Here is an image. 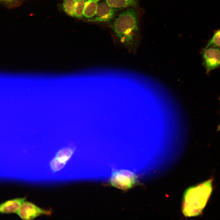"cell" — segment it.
Segmentation results:
<instances>
[{
    "label": "cell",
    "mask_w": 220,
    "mask_h": 220,
    "mask_svg": "<svg viewBox=\"0 0 220 220\" xmlns=\"http://www.w3.org/2000/svg\"><path fill=\"white\" fill-rule=\"evenodd\" d=\"M140 14L137 7H128L115 19L112 26L121 42L135 51L140 38Z\"/></svg>",
    "instance_id": "6da1fadb"
},
{
    "label": "cell",
    "mask_w": 220,
    "mask_h": 220,
    "mask_svg": "<svg viewBox=\"0 0 220 220\" xmlns=\"http://www.w3.org/2000/svg\"><path fill=\"white\" fill-rule=\"evenodd\" d=\"M212 180L209 179L186 190L182 206V211L185 216H195L202 212L212 192Z\"/></svg>",
    "instance_id": "7a4b0ae2"
},
{
    "label": "cell",
    "mask_w": 220,
    "mask_h": 220,
    "mask_svg": "<svg viewBox=\"0 0 220 220\" xmlns=\"http://www.w3.org/2000/svg\"><path fill=\"white\" fill-rule=\"evenodd\" d=\"M202 64L207 75L212 71L220 68V47H205L201 50Z\"/></svg>",
    "instance_id": "3957f363"
},
{
    "label": "cell",
    "mask_w": 220,
    "mask_h": 220,
    "mask_svg": "<svg viewBox=\"0 0 220 220\" xmlns=\"http://www.w3.org/2000/svg\"><path fill=\"white\" fill-rule=\"evenodd\" d=\"M136 177L132 172L122 170L113 172L110 183L113 186L122 190L131 188L135 184Z\"/></svg>",
    "instance_id": "277c9868"
},
{
    "label": "cell",
    "mask_w": 220,
    "mask_h": 220,
    "mask_svg": "<svg viewBox=\"0 0 220 220\" xmlns=\"http://www.w3.org/2000/svg\"><path fill=\"white\" fill-rule=\"evenodd\" d=\"M51 212L41 208L31 202L26 201L16 214L22 219L31 220L43 215H50Z\"/></svg>",
    "instance_id": "5b68a950"
},
{
    "label": "cell",
    "mask_w": 220,
    "mask_h": 220,
    "mask_svg": "<svg viewBox=\"0 0 220 220\" xmlns=\"http://www.w3.org/2000/svg\"><path fill=\"white\" fill-rule=\"evenodd\" d=\"M116 9L111 6L105 0H99L96 14L91 21L104 23L109 22L114 17Z\"/></svg>",
    "instance_id": "8992f818"
},
{
    "label": "cell",
    "mask_w": 220,
    "mask_h": 220,
    "mask_svg": "<svg viewBox=\"0 0 220 220\" xmlns=\"http://www.w3.org/2000/svg\"><path fill=\"white\" fill-rule=\"evenodd\" d=\"M75 149L68 147L60 150L50 163L52 170L56 172L62 169L71 157Z\"/></svg>",
    "instance_id": "52a82bcc"
},
{
    "label": "cell",
    "mask_w": 220,
    "mask_h": 220,
    "mask_svg": "<svg viewBox=\"0 0 220 220\" xmlns=\"http://www.w3.org/2000/svg\"><path fill=\"white\" fill-rule=\"evenodd\" d=\"M26 198H20L7 200L0 206V212L4 214L16 213L23 204L26 201Z\"/></svg>",
    "instance_id": "ba28073f"
},
{
    "label": "cell",
    "mask_w": 220,
    "mask_h": 220,
    "mask_svg": "<svg viewBox=\"0 0 220 220\" xmlns=\"http://www.w3.org/2000/svg\"><path fill=\"white\" fill-rule=\"evenodd\" d=\"M112 7L122 9L130 7H137L139 0H105Z\"/></svg>",
    "instance_id": "9c48e42d"
},
{
    "label": "cell",
    "mask_w": 220,
    "mask_h": 220,
    "mask_svg": "<svg viewBox=\"0 0 220 220\" xmlns=\"http://www.w3.org/2000/svg\"><path fill=\"white\" fill-rule=\"evenodd\" d=\"M99 0H86L83 17L90 20L95 16Z\"/></svg>",
    "instance_id": "30bf717a"
},
{
    "label": "cell",
    "mask_w": 220,
    "mask_h": 220,
    "mask_svg": "<svg viewBox=\"0 0 220 220\" xmlns=\"http://www.w3.org/2000/svg\"><path fill=\"white\" fill-rule=\"evenodd\" d=\"M77 0H64L63 9L67 15L74 17V11Z\"/></svg>",
    "instance_id": "8fae6325"
},
{
    "label": "cell",
    "mask_w": 220,
    "mask_h": 220,
    "mask_svg": "<svg viewBox=\"0 0 220 220\" xmlns=\"http://www.w3.org/2000/svg\"><path fill=\"white\" fill-rule=\"evenodd\" d=\"M209 46L220 47V28L214 31L213 36L208 40L205 47Z\"/></svg>",
    "instance_id": "7c38bea8"
},
{
    "label": "cell",
    "mask_w": 220,
    "mask_h": 220,
    "mask_svg": "<svg viewBox=\"0 0 220 220\" xmlns=\"http://www.w3.org/2000/svg\"><path fill=\"white\" fill-rule=\"evenodd\" d=\"M86 0H77L74 11V17L79 19L83 17V13Z\"/></svg>",
    "instance_id": "4fadbf2b"
},
{
    "label": "cell",
    "mask_w": 220,
    "mask_h": 220,
    "mask_svg": "<svg viewBox=\"0 0 220 220\" xmlns=\"http://www.w3.org/2000/svg\"><path fill=\"white\" fill-rule=\"evenodd\" d=\"M217 131H220V123L217 127Z\"/></svg>",
    "instance_id": "5bb4252c"
},
{
    "label": "cell",
    "mask_w": 220,
    "mask_h": 220,
    "mask_svg": "<svg viewBox=\"0 0 220 220\" xmlns=\"http://www.w3.org/2000/svg\"><path fill=\"white\" fill-rule=\"evenodd\" d=\"M2 0V1H8V0Z\"/></svg>",
    "instance_id": "9a60e30c"
},
{
    "label": "cell",
    "mask_w": 220,
    "mask_h": 220,
    "mask_svg": "<svg viewBox=\"0 0 220 220\" xmlns=\"http://www.w3.org/2000/svg\"><path fill=\"white\" fill-rule=\"evenodd\" d=\"M218 99H219V101H220V97H219Z\"/></svg>",
    "instance_id": "2e32d148"
},
{
    "label": "cell",
    "mask_w": 220,
    "mask_h": 220,
    "mask_svg": "<svg viewBox=\"0 0 220 220\" xmlns=\"http://www.w3.org/2000/svg\"></svg>",
    "instance_id": "e0dca14e"
}]
</instances>
